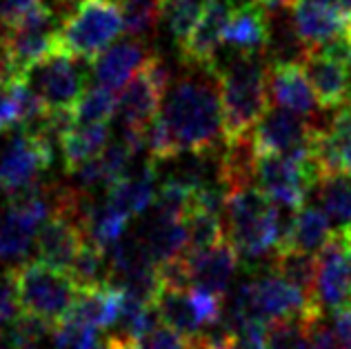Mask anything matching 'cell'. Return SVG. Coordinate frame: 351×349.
Returning <instances> with one entry per match:
<instances>
[{
	"mask_svg": "<svg viewBox=\"0 0 351 349\" xmlns=\"http://www.w3.org/2000/svg\"><path fill=\"white\" fill-rule=\"evenodd\" d=\"M291 16L295 36L302 43V51L351 40V16L336 7L316 3V0H298L291 7Z\"/></svg>",
	"mask_w": 351,
	"mask_h": 349,
	"instance_id": "5bb4252c",
	"label": "cell"
},
{
	"mask_svg": "<svg viewBox=\"0 0 351 349\" xmlns=\"http://www.w3.org/2000/svg\"><path fill=\"white\" fill-rule=\"evenodd\" d=\"M134 234L158 267L169 261L180 258L189 250V234L184 218L165 214L154 205L141 218V225H138Z\"/></svg>",
	"mask_w": 351,
	"mask_h": 349,
	"instance_id": "9a60e30c",
	"label": "cell"
},
{
	"mask_svg": "<svg viewBox=\"0 0 351 349\" xmlns=\"http://www.w3.org/2000/svg\"><path fill=\"white\" fill-rule=\"evenodd\" d=\"M309 329L304 323H276L267 329V345L269 349H311Z\"/></svg>",
	"mask_w": 351,
	"mask_h": 349,
	"instance_id": "4dcf8cb0",
	"label": "cell"
},
{
	"mask_svg": "<svg viewBox=\"0 0 351 349\" xmlns=\"http://www.w3.org/2000/svg\"><path fill=\"white\" fill-rule=\"evenodd\" d=\"M109 147V127H69L60 134L58 149L62 156V165L69 173L78 171L82 165L96 160Z\"/></svg>",
	"mask_w": 351,
	"mask_h": 349,
	"instance_id": "d4e9b609",
	"label": "cell"
},
{
	"mask_svg": "<svg viewBox=\"0 0 351 349\" xmlns=\"http://www.w3.org/2000/svg\"><path fill=\"white\" fill-rule=\"evenodd\" d=\"M225 227L240 258L261 261L278 245L280 207L256 185L234 189L225 194Z\"/></svg>",
	"mask_w": 351,
	"mask_h": 349,
	"instance_id": "3957f363",
	"label": "cell"
},
{
	"mask_svg": "<svg viewBox=\"0 0 351 349\" xmlns=\"http://www.w3.org/2000/svg\"><path fill=\"white\" fill-rule=\"evenodd\" d=\"M300 65L322 109H340L351 100V40L304 49Z\"/></svg>",
	"mask_w": 351,
	"mask_h": 349,
	"instance_id": "ba28073f",
	"label": "cell"
},
{
	"mask_svg": "<svg viewBox=\"0 0 351 349\" xmlns=\"http://www.w3.org/2000/svg\"><path fill=\"white\" fill-rule=\"evenodd\" d=\"M225 118V145L252 139L269 112V67L261 53H232L214 65Z\"/></svg>",
	"mask_w": 351,
	"mask_h": 349,
	"instance_id": "7a4b0ae2",
	"label": "cell"
},
{
	"mask_svg": "<svg viewBox=\"0 0 351 349\" xmlns=\"http://www.w3.org/2000/svg\"><path fill=\"white\" fill-rule=\"evenodd\" d=\"M232 349H269V345H267V327H247L234 332Z\"/></svg>",
	"mask_w": 351,
	"mask_h": 349,
	"instance_id": "e575fe53",
	"label": "cell"
},
{
	"mask_svg": "<svg viewBox=\"0 0 351 349\" xmlns=\"http://www.w3.org/2000/svg\"><path fill=\"white\" fill-rule=\"evenodd\" d=\"M238 258L240 256L229 241L211 247V250L187 252L184 261H187L191 287L225 298L229 282L238 269Z\"/></svg>",
	"mask_w": 351,
	"mask_h": 349,
	"instance_id": "e0dca14e",
	"label": "cell"
},
{
	"mask_svg": "<svg viewBox=\"0 0 351 349\" xmlns=\"http://www.w3.org/2000/svg\"><path fill=\"white\" fill-rule=\"evenodd\" d=\"M313 154L325 178L336 173L351 176V100L336 112L329 130L318 132Z\"/></svg>",
	"mask_w": 351,
	"mask_h": 349,
	"instance_id": "603a6c76",
	"label": "cell"
},
{
	"mask_svg": "<svg viewBox=\"0 0 351 349\" xmlns=\"http://www.w3.org/2000/svg\"><path fill=\"white\" fill-rule=\"evenodd\" d=\"M118 107V96L114 91H109L105 87L89 85L87 91L78 100V105L73 107L71 121L73 127H98L107 125L112 121V116L116 114Z\"/></svg>",
	"mask_w": 351,
	"mask_h": 349,
	"instance_id": "4316f807",
	"label": "cell"
},
{
	"mask_svg": "<svg viewBox=\"0 0 351 349\" xmlns=\"http://www.w3.org/2000/svg\"><path fill=\"white\" fill-rule=\"evenodd\" d=\"M316 3L336 7V9H340V12H345L347 16H351V0H316Z\"/></svg>",
	"mask_w": 351,
	"mask_h": 349,
	"instance_id": "74e56055",
	"label": "cell"
},
{
	"mask_svg": "<svg viewBox=\"0 0 351 349\" xmlns=\"http://www.w3.org/2000/svg\"><path fill=\"white\" fill-rule=\"evenodd\" d=\"M269 96L276 107L302 118L311 116L318 103L307 73L295 60H276L269 67Z\"/></svg>",
	"mask_w": 351,
	"mask_h": 349,
	"instance_id": "ffe728a7",
	"label": "cell"
},
{
	"mask_svg": "<svg viewBox=\"0 0 351 349\" xmlns=\"http://www.w3.org/2000/svg\"><path fill=\"white\" fill-rule=\"evenodd\" d=\"M316 300L322 311H331V314L351 307V274L345 252L336 241V236L318 254Z\"/></svg>",
	"mask_w": 351,
	"mask_h": 349,
	"instance_id": "d6986e66",
	"label": "cell"
},
{
	"mask_svg": "<svg viewBox=\"0 0 351 349\" xmlns=\"http://www.w3.org/2000/svg\"><path fill=\"white\" fill-rule=\"evenodd\" d=\"M125 16V32L129 38L143 40L149 36L160 18V3L158 0H123L120 3Z\"/></svg>",
	"mask_w": 351,
	"mask_h": 349,
	"instance_id": "83f0119b",
	"label": "cell"
},
{
	"mask_svg": "<svg viewBox=\"0 0 351 349\" xmlns=\"http://www.w3.org/2000/svg\"><path fill=\"white\" fill-rule=\"evenodd\" d=\"M318 127L287 109L269 107V112L252 134L256 156H285V158H309L313 156Z\"/></svg>",
	"mask_w": 351,
	"mask_h": 349,
	"instance_id": "30bf717a",
	"label": "cell"
},
{
	"mask_svg": "<svg viewBox=\"0 0 351 349\" xmlns=\"http://www.w3.org/2000/svg\"><path fill=\"white\" fill-rule=\"evenodd\" d=\"M118 3H123V0H118Z\"/></svg>",
	"mask_w": 351,
	"mask_h": 349,
	"instance_id": "60d3db41",
	"label": "cell"
},
{
	"mask_svg": "<svg viewBox=\"0 0 351 349\" xmlns=\"http://www.w3.org/2000/svg\"><path fill=\"white\" fill-rule=\"evenodd\" d=\"M234 12L232 0H202L200 18L187 40L180 45V60L187 67L214 69L225 45V29Z\"/></svg>",
	"mask_w": 351,
	"mask_h": 349,
	"instance_id": "4fadbf2b",
	"label": "cell"
},
{
	"mask_svg": "<svg viewBox=\"0 0 351 349\" xmlns=\"http://www.w3.org/2000/svg\"><path fill=\"white\" fill-rule=\"evenodd\" d=\"M60 47V23L53 9L43 5L0 36V80L27 78Z\"/></svg>",
	"mask_w": 351,
	"mask_h": 349,
	"instance_id": "8992f818",
	"label": "cell"
},
{
	"mask_svg": "<svg viewBox=\"0 0 351 349\" xmlns=\"http://www.w3.org/2000/svg\"><path fill=\"white\" fill-rule=\"evenodd\" d=\"M171 85V76L160 58H152L136 73L132 82L118 94L116 114L123 130L145 132L149 123L160 114L162 100Z\"/></svg>",
	"mask_w": 351,
	"mask_h": 349,
	"instance_id": "8fae6325",
	"label": "cell"
},
{
	"mask_svg": "<svg viewBox=\"0 0 351 349\" xmlns=\"http://www.w3.org/2000/svg\"><path fill=\"white\" fill-rule=\"evenodd\" d=\"M23 130L21 105L12 80H0V134Z\"/></svg>",
	"mask_w": 351,
	"mask_h": 349,
	"instance_id": "1f68e13d",
	"label": "cell"
},
{
	"mask_svg": "<svg viewBox=\"0 0 351 349\" xmlns=\"http://www.w3.org/2000/svg\"><path fill=\"white\" fill-rule=\"evenodd\" d=\"M256 3L261 5V7H265L267 12H269V9H280V7L291 9L295 3H298V0H256Z\"/></svg>",
	"mask_w": 351,
	"mask_h": 349,
	"instance_id": "8d00e7d4",
	"label": "cell"
},
{
	"mask_svg": "<svg viewBox=\"0 0 351 349\" xmlns=\"http://www.w3.org/2000/svg\"><path fill=\"white\" fill-rule=\"evenodd\" d=\"M23 314L34 316L56 329L71 314L80 287L67 272L53 269L40 261L21 263L7 272Z\"/></svg>",
	"mask_w": 351,
	"mask_h": 349,
	"instance_id": "277c9868",
	"label": "cell"
},
{
	"mask_svg": "<svg viewBox=\"0 0 351 349\" xmlns=\"http://www.w3.org/2000/svg\"><path fill=\"white\" fill-rule=\"evenodd\" d=\"M53 136L45 125L18 130L0 143V191L16 196L40 182V173L53 163Z\"/></svg>",
	"mask_w": 351,
	"mask_h": 349,
	"instance_id": "52a82bcc",
	"label": "cell"
},
{
	"mask_svg": "<svg viewBox=\"0 0 351 349\" xmlns=\"http://www.w3.org/2000/svg\"><path fill=\"white\" fill-rule=\"evenodd\" d=\"M200 9L202 3H198V0H178V3H167L160 7V16L167 21L169 32L178 43V47L191 36L200 18Z\"/></svg>",
	"mask_w": 351,
	"mask_h": 349,
	"instance_id": "f1b7e54d",
	"label": "cell"
},
{
	"mask_svg": "<svg viewBox=\"0 0 351 349\" xmlns=\"http://www.w3.org/2000/svg\"><path fill=\"white\" fill-rule=\"evenodd\" d=\"M156 165L152 160H145L138 167H132L127 176L120 178L116 185H112L105 194V205L114 209L116 214L132 220L134 216H141L156 200Z\"/></svg>",
	"mask_w": 351,
	"mask_h": 349,
	"instance_id": "44dd1931",
	"label": "cell"
},
{
	"mask_svg": "<svg viewBox=\"0 0 351 349\" xmlns=\"http://www.w3.org/2000/svg\"><path fill=\"white\" fill-rule=\"evenodd\" d=\"M334 232L336 229H331V220L325 214V209L307 205L295 211L287 223H282L274 254L302 252L318 256L334 238Z\"/></svg>",
	"mask_w": 351,
	"mask_h": 349,
	"instance_id": "2e32d148",
	"label": "cell"
},
{
	"mask_svg": "<svg viewBox=\"0 0 351 349\" xmlns=\"http://www.w3.org/2000/svg\"><path fill=\"white\" fill-rule=\"evenodd\" d=\"M53 349H98V329L89 327L80 320L64 318L53 329Z\"/></svg>",
	"mask_w": 351,
	"mask_h": 349,
	"instance_id": "f546056e",
	"label": "cell"
},
{
	"mask_svg": "<svg viewBox=\"0 0 351 349\" xmlns=\"http://www.w3.org/2000/svg\"><path fill=\"white\" fill-rule=\"evenodd\" d=\"M271 274L291 282L307 296L316 300V278H318V256L302 252H282L274 254ZM318 302V300H316ZM322 309V307H320Z\"/></svg>",
	"mask_w": 351,
	"mask_h": 349,
	"instance_id": "484cf974",
	"label": "cell"
},
{
	"mask_svg": "<svg viewBox=\"0 0 351 349\" xmlns=\"http://www.w3.org/2000/svg\"><path fill=\"white\" fill-rule=\"evenodd\" d=\"M89 243L85 220L64 207H53L36 236L38 261L53 269L71 272L82 247Z\"/></svg>",
	"mask_w": 351,
	"mask_h": 349,
	"instance_id": "7c38bea8",
	"label": "cell"
},
{
	"mask_svg": "<svg viewBox=\"0 0 351 349\" xmlns=\"http://www.w3.org/2000/svg\"><path fill=\"white\" fill-rule=\"evenodd\" d=\"M47 5L45 0H0V32H7L23 23L36 9Z\"/></svg>",
	"mask_w": 351,
	"mask_h": 349,
	"instance_id": "d6a6232c",
	"label": "cell"
},
{
	"mask_svg": "<svg viewBox=\"0 0 351 349\" xmlns=\"http://www.w3.org/2000/svg\"><path fill=\"white\" fill-rule=\"evenodd\" d=\"M123 291L114 285H98V287L80 289L78 300L67 318L80 320L94 329H107L118 325L123 314Z\"/></svg>",
	"mask_w": 351,
	"mask_h": 349,
	"instance_id": "cb8c5ba5",
	"label": "cell"
},
{
	"mask_svg": "<svg viewBox=\"0 0 351 349\" xmlns=\"http://www.w3.org/2000/svg\"><path fill=\"white\" fill-rule=\"evenodd\" d=\"M27 80L40 96L47 116L71 114L87 91V78L82 73L80 60L69 56L62 47L45 58L38 67H34Z\"/></svg>",
	"mask_w": 351,
	"mask_h": 349,
	"instance_id": "9c48e42d",
	"label": "cell"
},
{
	"mask_svg": "<svg viewBox=\"0 0 351 349\" xmlns=\"http://www.w3.org/2000/svg\"><path fill=\"white\" fill-rule=\"evenodd\" d=\"M158 3H160V7H162V5H167V3H178V0H158Z\"/></svg>",
	"mask_w": 351,
	"mask_h": 349,
	"instance_id": "ab89813d",
	"label": "cell"
},
{
	"mask_svg": "<svg viewBox=\"0 0 351 349\" xmlns=\"http://www.w3.org/2000/svg\"><path fill=\"white\" fill-rule=\"evenodd\" d=\"M309 345L311 349H345V345L340 343L336 332H331L322 320L309 329Z\"/></svg>",
	"mask_w": 351,
	"mask_h": 349,
	"instance_id": "d590c367",
	"label": "cell"
},
{
	"mask_svg": "<svg viewBox=\"0 0 351 349\" xmlns=\"http://www.w3.org/2000/svg\"><path fill=\"white\" fill-rule=\"evenodd\" d=\"M178 154H218L225 147L223 100L214 69L187 67L171 80L160 107Z\"/></svg>",
	"mask_w": 351,
	"mask_h": 349,
	"instance_id": "6da1fadb",
	"label": "cell"
},
{
	"mask_svg": "<svg viewBox=\"0 0 351 349\" xmlns=\"http://www.w3.org/2000/svg\"><path fill=\"white\" fill-rule=\"evenodd\" d=\"M271 43V25L267 9L252 3L234 5L232 18L225 29V45L236 53H261Z\"/></svg>",
	"mask_w": 351,
	"mask_h": 349,
	"instance_id": "7402d4cb",
	"label": "cell"
},
{
	"mask_svg": "<svg viewBox=\"0 0 351 349\" xmlns=\"http://www.w3.org/2000/svg\"><path fill=\"white\" fill-rule=\"evenodd\" d=\"M154 56L147 49L143 40L127 38L118 45H112L103 56H100L94 65H91V73H94V85L105 87L109 91H123L132 78L141 71L147 62Z\"/></svg>",
	"mask_w": 351,
	"mask_h": 349,
	"instance_id": "ac0fdd59",
	"label": "cell"
},
{
	"mask_svg": "<svg viewBox=\"0 0 351 349\" xmlns=\"http://www.w3.org/2000/svg\"><path fill=\"white\" fill-rule=\"evenodd\" d=\"M123 32L125 16L118 0H80L60 21V45L69 56L94 65Z\"/></svg>",
	"mask_w": 351,
	"mask_h": 349,
	"instance_id": "5b68a950",
	"label": "cell"
},
{
	"mask_svg": "<svg viewBox=\"0 0 351 349\" xmlns=\"http://www.w3.org/2000/svg\"><path fill=\"white\" fill-rule=\"evenodd\" d=\"M62 3H64V5H78L80 0H62Z\"/></svg>",
	"mask_w": 351,
	"mask_h": 349,
	"instance_id": "f35d334b",
	"label": "cell"
},
{
	"mask_svg": "<svg viewBox=\"0 0 351 349\" xmlns=\"http://www.w3.org/2000/svg\"><path fill=\"white\" fill-rule=\"evenodd\" d=\"M18 309H21V305H18L14 285L9 280V274H5V276H0V332L21 316Z\"/></svg>",
	"mask_w": 351,
	"mask_h": 349,
	"instance_id": "836d02e7",
	"label": "cell"
}]
</instances>
